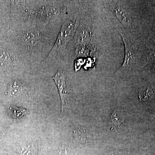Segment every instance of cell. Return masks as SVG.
<instances>
[{
	"mask_svg": "<svg viewBox=\"0 0 155 155\" xmlns=\"http://www.w3.org/2000/svg\"><path fill=\"white\" fill-rule=\"evenodd\" d=\"M106 155H124L121 153L119 152H112L107 154Z\"/></svg>",
	"mask_w": 155,
	"mask_h": 155,
	"instance_id": "obj_11",
	"label": "cell"
},
{
	"mask_svg": "<svg viewBox=\"0 0 155 155\" xmlns=\"http://www.w3.org/2000/svg\"><path fill=\"white\" fill-rule=\"evenodd\" d=\"M64 19L58 39L51 53L52 54L58 51H64L67 44L73 38L79 25V20L76 17Z\"/></svg>",
	"mask_w": 155,
	"mask_h": 155,
	"instance_id": "obj_1",
	"label": "cell"
},
{
	"mask_svg": "<svg viewBox=\"0 0 155 155\" xmlns=\"http://www.w3.org/2000/svg\"><path fill=\"white\" fill-rule=\"evenodd\" d=\"M40 35L35 31H29L23 32L22 36V41L31 48H34L39 42Z\"/></svg>",
	"mask_w": 155,
	"mask_h": 155,
	"instance_id": "obj_5",
	"label": "cell"
},
{
	"mask_svg": "<svg viewBox=\"0 0 155 155\" xmlns=\"http://www.w3.org/2000/svg\"><path fill=\"white\" fill-rule=\"evenodd\" d=\"M0 133H1V132H0ZM2 134H0V140H1V139H2Z\"/></svg>",
	"mask_w": 155,
	"mask_h": 155,
	"instance_id": "obj_12",
	"label": "cell"
},
{
	"mask_svg": "<svg viewBox=\"0 0 155 155\" xmlns=\"http://www.w3.org/2000/svg\"><path fill=\"white\" fill-rule=\"evenodd\" d=\"M115 16L126 28L130 27L132 23V17L129 9L121 1H110L107 2Z\"/></svg>",
	"mask_w": 155,
	"mask_h": 155,
	"instance_id": "obj_3",
	"label": "cell"
},
{
	"mask_svg": "<svg viewBox=\"0 0 155 155\" xmlns=\"http://www.w3.org/2000/svg\"><path fill=\"white\" fill-rule=\"evenodd\" d=\"M11 63V59L8 53L3 49L0 48V65L2 67H7Z\"/></svg>",
	"mask_w": 155,
	"mask_h": 155,
	"instance_id": "obj_8",
	"label": "cell"
},
{
	"mask_svg": "<svg viewBox=\"0 0 155 155\" xmlns=\"http://www.w3.org/2000/svg\"><path fill=\"white\" fill-rule=\"evenodd\" d=\"M124 121V117L121 113H119L117 110H114L111 116V130L117 129L123 124Z\"/></svg>",
	"mask_w": 155,
	"mask_h": 155,
	"instance_id": "obj_6",
	"label": "cell"
},
{
	"mask_svg": "<svg viewBox=\"0 0 155 155\" xmlns=\"http://www.w3.org/2000/svg\"><path fill=\"white\" fill-rule=\"evenodd\" d=\"M12 110V114L14 116L16 117H22L28 114V111L24 109H21L14 107L11 109Z\"/></svg>",
	"mask_w": 155,
	"mask_h": 155,
	"instance_id": "obj_10",
	"label": "cell"
},
{
	"mask_svg": "<svg viewBox=\"0 0 155 155\" xmlns=\"http://www.w3.org/2000/svg\"><path fill=\"white\" fill-rule=\"evenodd\" d=\"M153 94V92L151 89L147 88H142L139 91V98L141 101H146L151 97Z\"/></svg>",
	"mask_w": 155,
	"mask_h": 155,
	"instance_id": "obj_9",
	"label": "cell"
},
{
	"mask_svg": "<svg viewBox=\"0 0 155 155\" xmlns=\"http://www.w3.org/2000/svg\"><path fill=\"white\" fill-rule=\"evenodd\" d=\"M22 90L23 89L21 84L15 81L10 85L9 88V93L12 96L17 97L22 93Z\"/></svg>",
	"mask_w": 155,
	"mask_h": 155,
	"instance_id": "obj_7",
	"label": "cell"
},
{
	"mask_svg": "<svg viewBox=\"0 0 155 155\" xmlns=\"http://www.w3.org/2000/svg\"><path fill=\"white\" fill-rule=\"evenodd\" d=\"M58 87L61 97L62 104V111H64L66 103L68 99V93L66 88V78L63 70L60 69L52 78Z\"/></svg>",
	"mask_w": 155,
	"mask_h": 155,
	"instance_id": "obj_4",
	"label": "cell"
},
{
	"mask_svg": "<svg viewBox=\"0 0 155 155\" xmlns=\"http://www.w3.org/2000/svg\"><path fill=\"white\" fill-rule=\"evenodd\" d=\"M119 34L121 35L122 40L125 46V58L122 67L116 72L117 75H124L128 74L132 70L135 63L136 58V51L132 42L127 38L123 31L120 28H117Z\"/></svg>",
	"mask_w": 155,
	"mask_h": 155,
	"instance_id": "obj_2",
	"label": "cell"
}]
</instances>
